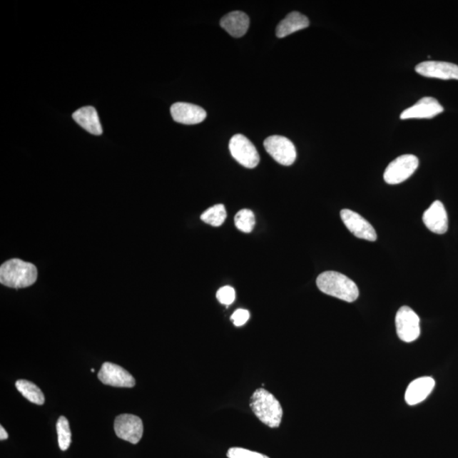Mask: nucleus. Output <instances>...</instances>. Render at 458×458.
<instances>
[{
    "label": "nucleus",
    "mask_w": 458,
    "mask_h": 458,
    "mask_svg": "<svg viewBox=\"0 0 458 458\" xmlns=\"http://www.w3.org/2000/svg\"><path fill=\"white\" fill-rule=\"evenodd\" d=\"M397 335L404 342L410 343L420 335V318L412 309L402 307L396 316Z\"/></svg>",
    "instance_id": "nucleus-6"
},
{
    "label": "nucleus",
    "mask_w": 458,
    "mask_h": 458,
    "mask_svg": "<svg viewBox=\"0 0 458 458\" xmlns=\"http://www.w3.org/2000/svg\"><path fill=\"white\" fill-rule=\"evenodd\" d=\"M227 218L225 206L222 204L215 205L213 208L206 210L200 215V219L205 223L213 227H219L223 224Z\"/></svg>",
    "instance_id": "nucleus-20"
},
{
    "label": "nucleus",
    "mask_w": 458,
    "mask_h": 458,
    "mask_svg": "<svg viewBox=\"0 0 458 458\" xmlns=\"http://www.w3.org/2000/svg\"><path fill=\"white\" fill-rule=\"evenodd\" d=\"M16 387L19 390L22 396L28 399L29 402L37 404L39 406L44 405V402H46V398H44L42 390L31 382L25 380H18L16 383Z\"/></svg>",
    "instance_id": "nucleus-19"
},
{
    "label": "nucleus",
    "mask_w": 458,
    "mask_h": 458,
    "mask_svg": "<svg viewBox=\"0 0 458 458\" xmlns=\"http://www.w3.org/2000/svg\"><path fill=\"white\" fill-rule=\"evenodd\" d=\"M56 429L58 434V442L61 451H66L71 446V432L69 422L66 417L61 416L57 421Z\"/></svg>",
    "instance_id": "nucleus-21"
},
{
    "label": "nucleus",
    "mask_w": 458,
    "mask_h": 458,
    "mask_svg": "<svg viewBox=\"0 0 458 458\" xmlns=\"http://www.w3.org/2000/svg\"><path fill=\"white\" fill-rule=\"evenodd\" d=\"M37 268L20 259H11L0 268V283L13 289L26 288L37 280Z\"/></svg>",
    "instance_id": "nucleus-1"
},
{
    "label": "nucleus",
    "mask_w": 458,
    "mask_h": 458,
    "mask_svg": "<svg viewBox=\"0 0 458 458\" xmlns=\"http://www.w3.org/2000/svg\"><path fill=\"white\" fill-rule=\"evenodd\" d=\"M231 155L238 163L246 168L258 167L260 156L257 149L250 139L242 134H236L229 143Z\"/></svg>",
    "instance_id": "nucleus-5"
},
{
    "label": "nucleus",
    "mask_w": 458,
    "mask_h": 458,
    "mask_svg": "<svg viewBox=\"0 0 458 458\" xmlns=\"http://www.w3.org/2000/svg\"><path fill=\"white\" fill-rule=\"evenodd\" d=\"M9 435L6 431V429H4L3 426H0V439L1 441H4V439H8Z\"/></svg>",
    "instance_id": "nucleus-26"
},
{
    "label": "nucleus",
    "mask_w": 458,
    "mask_h": 458,
    "mask_svg": "<svg viewBox=\"0 0 458 458\" xmlns=\"http://www.w3.org/2000/svg\"><path fill=\"white\" fill-rule=\"evenodd\" d=\"M114 429L120 439L132 444H138L143 437V422L141 417L136 415H119L115 420Z\"/></svg>",
    "instance_id": "nucleus-8"
},
{
    "label": "nucleus",
    "mask_w": 458,
    "mask_h": 458,
    "mask_svg": "<svg viewBox=\"0 0 458 458\" xmlns=\"http://www.w3.org/2000/svg\"><path fill=\"white\" fill-rule=\"evenodd\" d=\"M264 147L268 154L283 166H291L297 156L294 143L285 137H268L264 141Z\"/></svg>",
    "instance_id": "nucleus-7"
},
{
    "label": "nucleus",
    "mask_w": 458,
    "mask_h": 458,
    "mask_svg": "<svg viewBox=\"0 0 458 458\" xmlns=\"http://www.w3.org/2000/svg\"><path fill=\"white\" fill-rule=\"evenodd\" d=\"M250 408L264 424L278 428L283 417V408L277 398L263 388L255 390L250 398Z\"/></svg>",
    "instance_id": "nucleus-3"
},
{
    "label": "nucleus",
    "mask_w": 458,
    "mask_h": 458,
    "mask_svg": "<svg viewBox=\"0 0 458 458\" xmlns=\"http://www.w3.org/2000/svg\"><path fill=\"white\" fill-rule=\"evenodd\" d=\"M73 118L75 122L89 133L93 136H101L103 129L97 111L92 106L81 108L74 112Z\"/></svg>",
    "instance_id": "nucleus-17"
},
{
    "label": "nucleus",
    "mask_w": 458,
    "mask_h": 458,
    "mask_svg": "<svg viewBox=\"0 0 458 458\" xmlns=\"http://www.w3.org/2000/svg\"><path fill=\"white\" fill-rule=\"evenodd\" d=\"M340 218L350 232L359 239L372 242L377 240V233L374 227L361 215L352 210L344 209L340 212Z\"/></svg>",
    "instance_id": "nucleus-10"
},
{
    "label": "nucleus",
    "mask_w": 458,
    "mask_h": 458,
    "mask_svg": "<svg viewBox=\"0 0 458 458\" xmlns=\"http://www.w3.org/2000/svg\"><path fill=\"white\" fill-rule=\"evenodd\" d=\"M98 378L103 384L113 387L133 388L136 385V380L127 370L111 362L102 365Z\"/></svg>",
    "instance_id": "nucleus-9"
},
{
    "label": "nucleus",
    "mask_w": 458,
    "mask_h": 458,
    "mask_svg": "<svg viewBox=\"0 0 458 458\" xmlns=\"http://www.w3.org/2000/svg\"><path fill=\"white\" fill-rule=\"evenodd\" d=\"M220 25L233 38H241L249 29L250 18L244 12L233 11L222 18Z\"/></svg>",
    "instance_id": "nucleus-16"
},
{
    "label": "nucleus",
    "mask_w": 458,
    "mask_h": 458,
    "mask_svg": "<svg viewBox=\"0 0 458 458\" xmlns=\"http://www.w3.org/2000/svg\"><path fill=\"white\" fill-rule=\"evenodd\" d=\"M443 111L444 108L437 98L424 97L415 105L404 111L401 115V119H430L442 113Z\"/></svg>",
    "instance_id": "nucleus-12"
},
{
    "label": "nucleus",
    "mask_w": 458,
    "mask_h": 458,
    "mask_svg": "<svg viewBox=\"0 0 458 458\" xmlns=\"http://www.w3.org/2000/svg\"><path fill=\"white\" fill-rule=\"evenodd\" d=\"M415 71L426 78L458 80V66L450 62L424 61L417 65Z\"/></svg>",
    "instance_id": "nucleus-11"
},
{
    "label": "nucleus",
    "mask_w": 458,
    "mask_h": 458,
    "mask_svg": "<svg viewBox=\"0 0 458 458\" xmlns=\"http://www.w3.org/2000/svg\"><path fill=\"white\" fill-rule=\"evenodd\" d=\"M171 114L175 122L186 125L200 123L206 118V112L203 108L183 102L173 105L171 107Z\"/></svg>",
    "instance_id": "nucleus-13"
},
{
    "label": "nucleus",
    "mask_w": 458,
    "mask_h": 458,
    "mask_svg": "<svg viewBox=\"0 0 458 458\" xmlns=\"http://www.w3.org/2000/svg\"><path fill=\"white\" fill-rule=\"evenodd\" d=\"M317 285L322 293L333 296L347 302H353L358 298L359 290L356 284L342 273L325 272L317 278Z\"/></svg>",
    "instance_id": "nucleus-2"
},
{
    "label": "nucleus",
    "mask_w": 458,
    "mask_h": 458,
    "mask_svg": "<svg viewBox=\"0 0 458 458\" xmlns=\"http://www.w3.org/2000/svg\"><path fill=\"white\" fill-rule=\"evenodd\" d=\"M217 298L220 303L226 305H231L236 298L235 290L230 286H224L218 291Z\"/></svg>",
    "instance_id": "nucleus-24"
},
{
    "label": "nucleus",
    "mask_w": 458,
    "mask_h": 458,
    "mask_svg": "<svg viewBox=\"0 0 458 458\" xmlns=\"http://www.w3.org/2000/svg\"><path fill=\"white\" fill-rule=\"evenodd\" d=\"M235 223L239 230L249 233L253 230L255 224V215L253 210L243 209L235 215Z\"/></svg>",
    "instance_id": "nucleus-22"
},
{
    "label": "nucleus",
    "mask_w": 458,
    "mask_h": 458,
    "mask_svg": "<svg viewBox=\"0 0 458 458\" xmlns=\"http://www.w3.org/2000/svg\"><path fill=\"white\" fill-rule=\"evenodd\" d=\"M228 458H269L260 453L246 450L240 447H232L229 449L227 454Z\"/></svg>",
    "instance_id": "nucleus-23"
},
{
    "label": "nucleus",
    "mask_w": 458,
    "mask_h": 458,
    "mask_svg": "<svg viewBox=\"0 0 458 458\" xmlns=\"http://www.w3.org/2000/svg\"><path fill=\"white\" fill-rule=\"evenodd\" d=\"M425 226L431 232L444 235L448 230V217L446 208L439 200H435L423 215Z\"/></svg>",
    "instance_id": "nucleus-14"
},
{
    "label": "nucleus",
    "mask_w": 458,
    "mask_h": 458,
    "mask_svg": "<svg viewBox=\"0 0 458 458\" xmlns=\"http://www.w3.org/2000/svg\"><path fill=\"white\" fill-rule=\"evenodd\" d=\"M419 161L413 155H403L390 163L385 169L384 179L388 184H398L409 178L419 168Z\"/></svg>",
    "instance_id": "nucleus-4"
},
{
    "label": "nucleus",
    "mask_w": 458,
    "mask_h": 458,
    "mask_svg": "<svg viewBox=\"0 0 458 458\" xmlns=\"http://www.w3.org/2000/svg\"><path fill=\"white\" fill-rule=\"evenodd\" d=\"M310 21L308 18L297 11L290 13L284 20L280 21L276 29L278 38H285L300 30L308 28Z\"/></svg>",
    "instance_id": "nucleus-18"
},
{
    "label": "nucleus",
    "mask_w": 458,
    "mask_h": 458,
    "mask_svg": "<svg viewBox=\"0 0 458 458\" xmlns=\"http://www.w3.org/2000/svg\"><path fill=\"white\" fill-rule=\"evenodd\" d=\"M435 381L430 377H422L408 386L405 400L408 405L415 406L427 398L434 388Z\"/></svg>",
    "instance_id": "nucleus-15"
},
{
    "label": "nucleus",
    "mask_w": 458,
    "mask_h": 458,
    "mask_svg": "<svg viewBox=\"0 0 458 458\" xmlns=\"http://www.w3.org/2000/svg\"><path fill=\"white\" fill-rule=\"evenodd\" d=\"M250 320V312L245 309H238L233 312L231 320L237 327L243 326Z\"/></svg>",
    "instance_id": "nucleus-25"
}]
</instances>
